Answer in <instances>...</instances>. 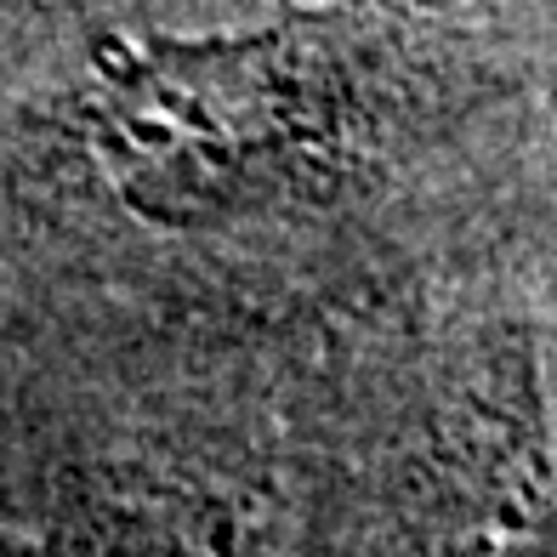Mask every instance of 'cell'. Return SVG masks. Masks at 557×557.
I'll return each mask as SVG.
<instances>
[{
	"label": "cell",
	"mask_w": 557,
	"mask_h": 557,
	"mask_svg": "<svg viewBox=\"0 0 557 557\" xmlns=\"http://www.w3.org/2000/svg\"><path fill=\"white\" fill-rule=\"evenodd\" d=\"M313 40L278 29L245 46H160L114 63L97 109L103 154L125 206L160 222H211L290 194L336 132L308 74Z\"/></svg>",
	"instance_id": "1"
},
{
	"label": "cell",
	"mask_w": 557,
	"mask_h": 557,
	"mask_svg": "<svg viewBox=\"0 0 557 557\" xmlns=\"http://www.w3.org/2000/svg\"><path fill=\"white\" fill-rule=\"evenodd\" d=\"M421 529L426 557H557V472L529 352L500 347L455 387Z\"/></svg>",
	"instance_id": "2"
}]
</instances>
